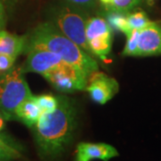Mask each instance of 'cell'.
I'll use <instances>...</instances> for the list:
<instances>
[{
    "label": "cell",
    "mask_w": 161,
    "mask_h": 161,
    "mask_svg": "<svg viewBox=\"0 0 161 161\" xmlns=\"http://www.w3.org/2000/svg\"><path fill=\"white\" fill-rule=\"evenodd\" d=\"M58 105L51 112H44L34 126L33 134L41 161H60L74 141L78 125L75 102L59 95Z\"/></svg>",
    "instance_id": "obj_1"
},
{
    "label": "cell",
    "mask_w": 161,
    "mask_h": 161,
    "mask_svg": "<svg viewBox=\"0 0 161 161\" xmlns=\"http://www.w3.org/2000/svg\"><path fill=\"white\" fill-rule=\"evenodd\" d=\"M26 38L25 48L40 47L53 52L64 62L80 70L88 78L98 70V63L92 55L47 21L39 23Z\"/></svg>",
    "instance_id": "obj_2"
},
{
    "label": "cell",
    "mask_w": 161,
    "mask_h": 161,
    "mask_svg": "<svg viewBox=\"0 0 161 161\" xmlns=\"http://www.w3.org/2000/svg\"><path fill=\"white\" fill-rule=\"evenodd\" d=\"M89 13L78 7L58 2L47 9V22L92 55L87 44L85 28Z\"/></svg>",
    "instance_id": "obj_3"
},
{
    "label": "cell",
    "mask_w": 161,
    "mask_h": 161,
    "mask_svg": "<svg viewBox=\"0 0 161 161\" xmlns=\"http://www.w3.org/2000/svg\"><path fill=\"white\" fill-rule=\"evenodd\" d=\"M31 95L22 66L14 65L8 71L0 72V113L4 119H15V109Z\"/></svg>",
    "instance_id": "obj_4"
},
{
    "label": "cell",
    "mask_w": 161,
    "mask_h": 161,
    "mask_svg": "<svg viewBox=\"0 0 161 161\" xmlns=\"http://www.w3.org/2000/svg\"><path fill=\"white\" fill-rule=\"evenodd\" d=\"M85 34L89 50L92 55L106 61L112 48L113 30L104 17H89Z\"/></svg>",
    "instance_id": "obj_5"
},
{
    "label": "cell",
    "mask_w": 161,
    "mask_h": 161,
    "mask_svg": "<svg viewBox=\"0 0 161 161\" xmlns=\"http://www.w3.org/2000/svg\"><path fill=\"white\" fill-rule=\"evenodd\" d=\"M43 77L56 91L61 93L85 90L89 79L80 70L65 62Z\"/></svg>",
    "instance_id": "obj_6"
},
{
    "label": "cell",
    "mask_w": 161,
    "mask_h": 161,
    "mask_svg": "<svg viewBox=\"0 0 161 161\" xmlns=\"http://www.w3.org/2000/svg\"><path fill=\"white\" fill-rule=\"evenodd\" d=\"M23 53L27 54L25 62L22 65L24 74L34 73L45 76L59 67L64 61L57 54L40 47H28Z\"/></svg>",
    "instance_id": "obj_7"
},
{
    "label": "cell",
    "mask_w": 161,
    "mask_h": 161,
    "mask_svg": "<svg viewBox=\"0 0 161 161\" xmlns=\"http://www.w3.org/2000/svg\"><path fill=\"white\" fill-rule=\"evenodd\" d=\"M85 90L93 102L104 105L119 92V83L115 78L97 71L88 79Z\"/></svg>",
    "instance_id": "obj_8"
},
{
    "label": "cell",
    "mask_w": 161,
    "mask_h": 161,
    "mask_svg": "<svg viewBox=\"0 0 161 161\" xmlns=\"http://www.w3.org/2000/svg\"><path fill=\"white\" fill-rule=\"evenodd\" d=\"M119 156L112 145L104 142H80L76 147L75 161H92L95 159L109 161Z\"/></svg>",
    "instance_id": "obj_9"
},
{
    "label": "cell",
    "mask_w": 161,
    "mask_h": 161,
    "mask_svg": "<svg viewBox=\"0 0 161 161\" xmlns=\"http://www.w3.org/2000/svg\"><path fill=\"white\" fill-rule=\"evenodd\" d=\"M161 55V27L156 23H150L139 32L137 57Z\"/></svg>",
    "instance_id": "obj_10"
},
{
    "label": "cell",
    "mask_w": 161,
    "mask_h": 161,
    "mask_svg": "<svg viewBox=\"0 0 161 161\" xmlns=\"http://www.w3.org/2000/svg\"><path fill=\"white\" fill-rule=\"evenodd\" d=\"M42 115V111L36 101L35 96L31 97L23 100L15 109L14 115L15 119L21 121L26 126L32 128L39 121Z\"/></svg>",
    "instance_id": "obj_11"
},
{
    "label": "cell",
    "mask_w": 161,
    "mask_h": 161,
    "mask_svg": "<svg viewBox=\"0 0 161 161\" xmlns=\"http://www.w3.org/2000/svg\"><path fill=\"white\" fill-rule=\"evenodd\" d=\"M27 38L25 36L11 34L6 31L5 36L0 40V54L8 55L17 58L24 52Z\"/></svg>",
    "instance_id": "obj_12"
},
{
    "label": "cell",
    "mask_w": 161,
    "mask_h": 161,
    "mask_svg": "<svg viewBox=\"0 0 161 161\" xmlns=\"http://www.w3.org/2000/svg\"><path fill=\"white\" fill-rule=\"evenodd\" d=\"M23 159L22 146L10 137L0 133V161H17Z\"/></svg>",
    "instance_id": "obj_13"
},
{
    "label": "cell",
    "mask_w": 161,
    "mask_h": 161,
    "mask_svg": "<svg viewBox=\"0 0 161 161\" xmlns=\"http://www.w3.org/2000/svg\"><path fill=\"white\" fill-rule=\"evenodd\" d=\"M105 11L128 13L141 3V0H98Z\"/></svg>",
    "instance_id": "obj_14"
},
{
    "label": "cell",
    "mask_w": 161,
    "mask_h": 161,
    "mask_svg": "<svg viewBox=\"0 0 161 161\" xmlns=\"http://www.w3.org/2000/svg\"><path fill=\"white\" fill-rule=\"evenodd\" d=\"M105 19L108 23L113 31H121L125 33L129 31L127 25V13L117 11H106Z\"/></svg>",
    "instance_id": "obj_15"
},
{
    "label": "cell",
    "mask_w": 161,
    "mask_h": 161,
    "mask_svg": "<svg viewBox=\"0 0 161 161\" xmlns=\"http://www.w3.org/2000/svg\"><path fill=\"white\" fill-rule=\"evenodd\" d=\"M152 23L148 18L147 14L142 11H138L127 14V25L129 30L141 31Z\"/></svg>",
    "instance_id": "obj_16"
},
{
    "label": "cell",
    "mask_w": 161,
    "mask_h": 161,
    "mask_svg": "<svg viewBox=\"0 0 161 161\" xmlns=\"http://www.w3.org/2000/svg\"><path fill=\"white\" fill-rule=\"evenodd\" d=\"M138 30H129L125 34L126 35V43L125 48L122 52V56L124 57H137L139 42Z\"/></svg>",
    "instance_id": "obj_17"
},
{
    "label": "cell",
    "mask_w": 161,
    "mask_h": 161,
    "mask_svg": "<svg viewBox=\"0 0 161 161\" xmlns=\"http://www.w3.org/2000/svg\"><path fill=\"white\" fill-rule=\"evenodd\" d=\"M35 98L42 113L51 112L57 108L58 105V97H55L52 94H42L35 96Z\"/></svg>",
    "instance_id": "obj_18"
},
{
    "label": "cell",
    "mask_w": 161,
    "mask_h": 161,
    "mask_svg": "<svg viewBox=\"0 0 161 161\" xmlns=\"http://www.w3.org/2000/svg\"><path fill=\"white\" fill-rule=\"evenodd\" d=\"M98 1V0H59V2L78 7L87 13H90L96 7Z\"/></svg>",
    "instance_id": "obj_19"
},
{
    "label": "cell",
    "mask_w": 161,
    "mask_h": 161,
    "mask_svg": "<svg viewBox=\"0 0 161 161\" xmlns=\"http://www.w3.org/2000/svg\"><path fill=\"white\" fill-rule=\"evenodd\" d=\"M15 60H16V58L14 57L0 54V72H6V71L11 69L14 65Z\"/></svg>",
    "instance_id": "obj_20"
},
{
    "label": "cell",
    "mask_w": 161,
    "mask_h": 161,
    "mask_svg": "<svg viewBox=\"0 0 161 161\" xmlns=\"http://www.w3.org/2000/svg\"><path fill=\"white\" fill-rule=\"evenodd\" d=\"M6 10H5V6L3 3L0 1V30H3V28L6 25Z\"/></svg>",
    "instance_id": "obj_21"
},
{
    "label": "cell",
    "mask_w": 161,
    "mask_h": 161,
    "mask_svg": "<svg viewBox=\"0 0 161 161\" xmlns=\"http://www.w3.org/2000/svg\"><path fill=\"white\" fill-rule=\"evenodd\" d=\"M0 1L3 3V5H4V6L11 7V6H14L19 0H0Z\"/></svg>",
    "instance_id": "obj_22"
},
{
    "label": "cell",
    "mask_w": 161,
    "mask_h": 161,
    "mask_svg": "<svg viewBox=\"0 0 161 161\" xmlns=\"http://www.w3.org/2000/svg\"><path fill=\"white\" fill-rule=\"evenodd\" d=\"M5 126V123H4V117L0 115V131H2V129Z\"/></svg>",
    "instance_id": "obj_23"
},
{
    "label": "cell",
    "mask_w": 161,
    "mask_h": 161,
    "mask_svg": "<svg viewBox=\"0 0 161 161\" xmlns=\"http://www.w3.org/2000/svg\"><path fill=\"white\" fill-rule=\"evenodd\" d=\"M6 33V31H4V30H0V40L1 39L5 36V34Z\"/></svg>",
    "instance_id": "obj_24"
},
{
    "label": "cell",
    "mask_w": 161,
    "mask_h": 161,
    "mask_svg": "<svg viewBox=\"0 0 161 161\" xmlns=\"http://www.w3.org/2000/svg\"><path fill=\"white\" fill-rule=\"evenodd\" d=\"M153 1H154V0H148V2H150V3H152Z\"/></svg>",
    "instance_id": "obj_25"
}]
</instances>
